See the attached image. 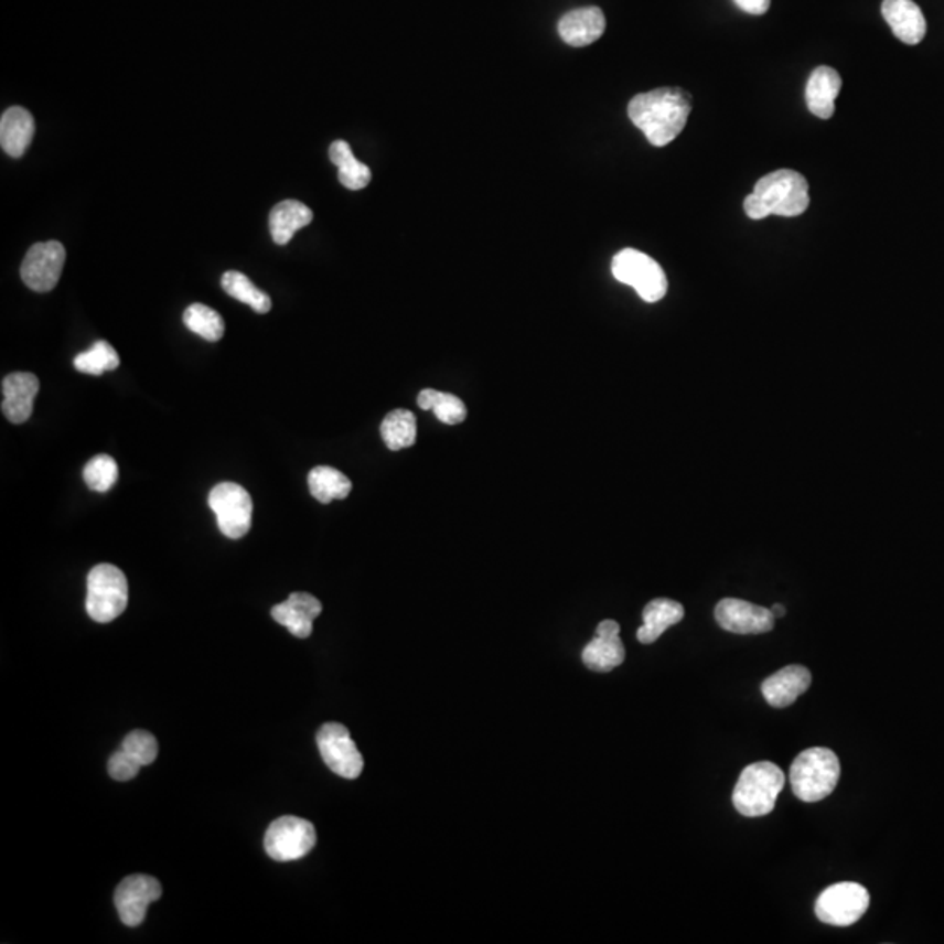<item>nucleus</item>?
Returning <instances> with one entry per match:
<instances>
[{
    "instance_id": "nucleus-15",
    "label": "nucleus",
    "mask_w": 944,
    "mask_h": 944,
    "mask_svg": "<svg viewBox=\"0 0 944 944\" xmlns=\"http://www.w3.org/2000/svg\"><path fill=\"white\" fill-rule=\"evenodd\" d=\"M322 603L313 594L292 593L286 602L279 603L271 609V618L277 623L286 626L289 632L298 639H307L312 635L313 621L321 615Z\"/></svg>"
},
{
    "instance_id": "nucleus-16",
    "label": "nucleus",
    "mask_w": 944,
    "mask_h": 944,
    "mask_svg": "<svg viewBox=\"0 0 944 944\" xmlns=\"http://www.w3.org/2000/svg\"><path fill=\"white\" fill-rule=\"evenodd\" d=\"M39 393L37 376L32 373H11L2 379V414L11 423H25L34 411Z\"/></svg>"
},
{
    "instance_id": "nucleus-9",
    "label": "nucleus",
    "mask_w": 944,
    "mask_h": 944,
    "mask_svg": "<svg viewBox=\"0 0 944 944\" xmlns=\"http://www.w3.org/2000/svg\"><path fill=\"white\" fill-rule=\"evenodd\" d=\"M317 845L315 827L304 818L286 815L270 824L265 836L266 854L279 862L308 856Z\"/></svg>"
},
{
    "instance_id": "nucleus-14",
    "label": "nucleus",
    "mask_w": 944,
    "mask_h": 944,
    "mask_svg": "<svg viewBox=\"0 0 944 944\" xmlns=\"http://www.w3.org/2000/svg\"><path fill=\"white\" fill-rule=\"evenodd\" d=\"M626 658L623 642L620 639V624L612 620L602 621L597 626L593 641L582 651V663L593 672L614 671Z\"/></svg>"
},
{
    "instance_id": "nucleus-28",
    "label": "nucleus",
    "mask_w": 944,
    "mask_h": 944,
    "mask_svg": "<svg viewBox=\"0 0 944 944\" xmlns=\"http://www.w3.org/2000/svg\"><path fill=\"white\" fill-rule=\"evenodd\" d=\"M224 291L240 303L249 304L254 312L268 313L271 310L270 296L250 282L240 271H226L221 280Z\"/></svg>"
},
{
    "instance_id": "nucleus-33",
    "label": "nucleus",
    "mask_w": 944,
    "mask_h": 944,
    "mask_svg": "<svg viewBox=\"0 0 944 944\" xmlns=\"http://www.w3.org/2000/svg\"><path fill=\"white\" fill-rule=\"evenodd\" d=\"M140 768H142V764L130 752L125 751V749L116 752L109 759V775L118 780V782H128V780L136 779L139 775Z\"/></svg>"
},
{
    "instance_id": "nucleus-4",
    "label": "nucleus",
    "mask_w": 944,
    "mask_h": 944,
    "mask_svg": "<svg viewBox=\"0 0 944 944\" xmlns=\"http://www.w3.org/2000/svg\"><path fill=\"white\" fill-rule=\"evenodd\" d=\"M785 785V775L770 761L749 764L738 779L733 791V805L745 817L772 814L776 797Z\"/></svg>"
},
{
    "instance_id": "nucleus-17",
    "label": "nucleus",
    "mask_w": 944,
    "mask_h": 944,
    "mask_svg": "<svg viewBox=\"0 0 944 944\" xmlns=\"http://www.w3.org/2000/svg\"><path fill=\"white\" fill-rule=\"evenodd\" d=\"M881 14L901 43L915 46L927 34L925 17L913 0H883Z\"/></svg>"
},
{
    "instance_id": "nucleus-20",
    "label": "nucleus",
    "mask_w": 944,
    "mask_h": 944,
    "mask_svg": "<svg viewBox=\"0 0 944 944\" xmlns=\"http://www.w3.org/2000/svg\"><path fill=\"white\" fill-rule=\"evenodd\" d=\"M841 92V76L835 68H815L806 83V106L809 112L820 119H830L835 115V101Z\"/></svg>"
},
{
    "instance_id": "nucleus-12",
    "label": "nucleus",
    "mask_w": 944,
    "mask_h": 944,
    "mask_svg": "<svg viewBox=\"0 0 944 944\" xmlns=\"http://www.w3.org/2000/svg\"><path fill=\"white\" fill-rule=\"evenodd\" d=\"M163 894L160 881L148 875H131L125 878L116 889L115 904L119 919L128 927H137L148 915L151 902Z\"/></svg>"
},
{
    "instance_id": "nucleus-30",
    "label": "nucleus",
    "mask_w": 944,
    "mask_h": 944,
    "mask_svg": "<svg viewBox=\"0 0 944 944\" xmlns=\"http://www.w3.org/2000/svg\"><path fill=\"white\" fill-rule=\"evenodd\" d=\"M119 355L118 352L112 348L110 343L104 342H95L92 345L89 351L83 352V354L76 355L74 358V367H76L77 372L85 373V375H94L100 376L106 372H115L119 367Z\"/></svg>"
},
{
    "instance_id": "nucleus-25",
    "label": "nucleus",
    "mask_w": 944,
    "mask_h": 944,
    "mask_svg": "<svg viewBox=\"0 0 944 944\" xmlns=\"http://www.w3.org/2000/svg\"><path fill=\"white\" fill-rule=\"evenodd\" d=\"M308 489L313 498L321 504H330L334 498H346L352 492V481L328 465L313 468L308 474Z\"/></svg>"
},
{
    "instance_id": "nucleus-32",
    "label": "nucleus",
    "mask_w": 944,
    "mask_h": 944,
    "mask_svg": "<svg viewBox=\"0 0 944 944\" xmlns=\"http://www.w3.org/2000/svg\"><path fill=\"white\" fill-rule=\"evenodd\" d=\"M121 749L130 752V754L133 755L142 766L154 763V759L158 758L157 738H154V734L149 733V731H131V733L122 740Z\"/></svg>"
},
{
    "instance_id": "nucleus-11",
    "label": "nucleus",
    "mask_w": 944,
    "mask_h": 944,
    "mask_svg": "<svg viewBox=\"0 0 944 944\" xmlns=\"http://www.w3.org/2000/svg\"><path fill=\"white\" fill-rule=\"evenodd\" d=\"M65 256L67 253L60 242L32 245L20 270L23 282L35 292L53 291L64 271Z\"/></svg>"
},
{
    "instance_id": "nucleus-35",
    "label": "nucleus",
    "mask_w": 944,
    "mask_h": 944,
    "mask_svg": "<svg viewBox=\"0 0 944 944\" xmlns=\"http://www.w3.org/2000/svg\"><path fill=\"white\" fill-rule=\"evenodd\" d=\"M772 612H773V615H775V618H784L785 608H784V605H780V603H775V605H773V608H772Z\"/></svg>"
},
{
    "instance_id": "nucleus-6",
    "label": "nucleus",
    "mask_w": 944,
    "mask_h": 944,
    "mask_svg": "<svg viewBox=\"0 0 944 944\" xmlns=\"http://www.w3.org/2000/svg\"><path fill=\"white\" fill-rule=\"evenodd\" d=\"M612 275L618 282L632 286L647 303L663 300L668 291V280L662 266L641 250L624 249L615 254Z\"/></svg>"
},
{
    "instance_id": "nucleus-13",
    "label": "nucleus",
    "mask_w": 944,
    "mask_h": 944,
    "mask_svg": "<svg viewBox=\"0 0 944 944\" xmlns=\"http://www.w3.org/2000/svg\"><path fill=\"white\" fill-rule=\"evenodd\" d=\"M716 621L726 632L738 635H759L772 632L775 626L772 609L759 608L738 599H725L717 603Z\"/></svg>"
},
{
    "instance_id": "nucleus-19",
    "label": "nucleus",
    "mask_w": 944,
    "mask_h": 944,
    "mask_svg": "<svg viewBox=\"0 0 944 944\" xmlns=\"http://www.w3.org/2000/svg\"><path fill=\"white\" fill-rule=\"evenodd\" d=\"M605 30V17L602 9L579 8L561 17L558 23V34L569 46H590L602 37Z\"/></svg>"
},
{
    "instance_id": "nucleus-5",
    "label": "nucleus",
    "mask_w": 944,
    "mask_h": 944,
    "mask_svg": "<svg viewBox=\"0 0 944 944\" xmlns=\"http://www.w3.org/2000/svg\"><path fill=\"white\" fill-rule=\"evenodd\" d=\"M128 605L127 576L118 567L100 564L88 573L86 611L97 623H110L125 612Z\"/></svg>"
},
{
    "instance_id": "nucleus-27",
    "label": "nucleus",
    "mask_w": 944,
    "mask_h": 944,
    "mask_svg": "<svg viewBox=\"0 0 944 944\" xmlns=\"http://www.w3.org/2000/svg\"><path fill=\"white\" fill-rule=\"evenodd\" d=\"M418 406L426 411H435L439 422L447 426H459L464 422L468 417V408L460 397L453 394L439 393L435 388H423L422 393L418 394Z\"/></svg>"
},
{
    "instance_id": "nucleus-26",
    "label": "nucleus",
    "mask_w": 944,
    "mask_h": 944,
    "mask_svg": "<svg viewBox=\"0 0 944 944\" xmlns=\"http://www.w3.org/2000/svg\"><path fill=\"white\" fill-rule=\"evenodd\" d=\"M379 432L388 450L414 447L417 441V418L408 409H394L384 418Z\"/></svg>"
},
{
    "instance_id": "nucleus-1",
    "label": "nucleus",
    "mask_w": 944,
    "mask_h": 944,
    "mask_svg": "<svg viewBox=\"0 0 944 944\" xmlns=\"http://www.w3.org/2000/svg\"><path fill=\"white\" fill-rule=\"evenodd\" d=\"M691 115V97L680 88H658L633 97L629 116L654 148L679 137Z\"/></svg>"
},
{
    "instance_id": "nucleus-3",
    "label": "nucleus",
    "mask_w": 944,
    "mask_h": 944,
    "mask_svg": "<svg viewBox=\"0 0 944 944\" xmlns=\"http://www.w3.org/2000/svg\"><path fill=\"white\" fill-rule=\"evenodd\" d=\"M839 775L841 766L838 755L826 747H814L794 759L789 779L796 797L802 802L817 803L833 794Z\"/></svg>"
},
{
    "instance_id": "nucleus-10",
    "label": "nucleus",
    "mask_w": 944,
    "mask_h": 944,
    "mask_svg": "<svg viewBox=\"0 0 944 944\" xmlns=\"http://www.w3.org/2000/svg\"><path fill=\"white\" fill-rule=\"evenodd\" d=\"M317 745L324 759L325 766L343 779L354 780L361 776L364 759L352 740L351 731L337 722H328L317 733Z\"/></svg>"
},
{
    "instance_id": "nucleus-2",
    "label": "nucleus",
    "mask_w": 944,
    "mask_h": 944,
    "mask_svg": "<svg viewBox=\"0 0 944 944\" xmlns=\"http://www.w3.org/2000/svg\"><path fill=\"white\" fill-rule=\"evenodd\" d=\"M808 182L802 173L794 170H776L759 179L745 202L743 211L752 221H761L770 215L796 217L808 208Z\"/></svg>"
},
{
    "instance_id": "nucleus-24",
    "label": "nucleus",
    "mask_w": 944,
    "mask_h": 944,
    "mask_svg": "<svg viewBox=\"0 0 944 944\" xmlns=\"http://www.w3.org/2000/svg\"><path fill=\"white\" fill-rule=\"evenodd\" d=\"M330 158L337 167V179L346 190H364L372 182V170L354 157L351 146L345 140L331 143Z\"/></svg>"
},
{
    "instance_id": "nucleus-18",
    "label": "nucleus",
    "mask_w": 944,
    "mask_h": 944,
    "mask_svg": "<svg viewBox=\"0 0 944 944\" xmlns=\"http://www.w3.org/2000/svg\"><path fill=\"white\" fill-rule=\"evenodd\" d=\"M812 674L802 665L785 666L782 671L768 677L761 686L764 700L775 708H785L808 691Z\"/></svg>"
},
{
    "instance_id": "nucleus-29",
    "label": "nucleus",
    "mask_w": 944,
    "mask_h": 944,
    "mask_svg": "<svg viewBox=\"0 0 944 944\" xmlns=\"http://www.w3.org/2000/svg\"><path fill=\"white\" fill-rule=\"evenodd\" d=\"M184 324L187 330L199 334L207 342H219L224 336V321L219 313L207 304L194 303L184 312Z\"/></svg>"
},
{
    "instance_id": "nucleus-23",
    "label": "nucleus",
    "mask_w": 944,
    "mask_h": 944,
    "mask_svg": "<svg viewBox=\"0 0 944 944\" xmlns=\"http://www.w3.org/2000/svg\"><path fill=\"white\" fill-rule=\"evenodd\" d=\"M312 221L313 212L304 203L283 200L270 212L271 238L277 245H287L292 240L296 232H300Z\"/></svg>"
},
{
    "instance_id": "nucleus-21",
    "label": "nucleus",
    "mask_w": 944,
    "mask_h": 944,
    "mask_svg": "<svg viewBox=\"0 0 944 944\" xmlns=\"http://www.w3.org/2000/svg\"><path fill=\"white\" fill-rule=\"evenodd\" d=\"M35 121L23 107L4 110L0 119V143L11 158H22L34 139Z\"/></svg>"
},
{
    "instance_id": "nucleus-34",
    "label": "nucleus",
    "mask_w": 944,
    "mask_h": 944,
    "mask_svg": "<svg viewBox=\"0 0 944 944\" xmlns=\"http://www.w3.org/2000/svg\"><path fill=\"white\" fill-rule=\"evenodd\" d=\"M734 4L738 8L745 11V13L754 14V17H761V14L768 13V9H770V4H772V0H733Z\"/></svg>"
},
{
    "instance_id": "nucleus-31",
    "label": "nucleus",
    "mask_w": 944,
    "mask_h": 944,
    "mask_svg": "<svg viewBox=\"0 0 944 944\" xmlns=\"http://www.w3.org/2000/svg\"><path fill=\"white\" fill-rule=\"evenodd\" d=\"M118 478V464L109 455L94 457L83 471V480H85L86 486L94 492H109L116 485Z\"/></svg>"
},
{
    "instance_id": "nucleus-22",
    "label": "nucleus",
    "mask_w": 944,
    "mask_h": 944,
    "mask_svg": "<svg viewBox=\"0 0 944 944\" xmlns=\"http://www.w3.org/2000/svg\"><path fill=\"white\" fill-rule=\"evenodd\" d=\"M684 620V608L671 599H656L644 609V624L637 632L641 644H653L666 630Z\"/></svg>"
},
{
    "instance_id": "nucleus-8",
    "label": "nucleus",
    "mask_w": 944,
    "mask_h": 944,
    "mask_svg": "<svg viewBox=\"0 0 944 944\" xmlns=\"http://www.w3.org/2000/svg\"><path fill=\"white\" fill-rule=\"evenodd\" d=\"M869 908V892L854 881L836 883L824 890L815 902V915L820 922L848 927L859 922Z\"/></svg>"
},
{
    "instance_id": "nucleus-7",
    "label": "nucleus",
    "mask_w": 944,
    "mask_h": 944,
    "mask_svg": "<svg viewBox=\"0 0 944 944\" xmlns=\"http://www.w3.org/2000/svg\"><path fill=\"white\" fill-rule=\"evenodd\" d=\"M208 506L214 511L224 536L242 539L249 534L253 525V497L244 486L219 483L208 494Z\"/></svg>"
}]
</instances>
